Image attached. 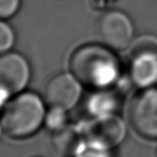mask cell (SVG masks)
I'll use <instances>...</instances> for the list:
<instances>
[{"label":"cell","mask_w":157,"mask_h":157,"mask_svg":"<svg viewBox=\"0 0 157 157\" xmlns=\"http://www.w3.org/2000/svg\"><path fill=\"white\" fill-rule=\"evenodd\" d=\"M119 106V96L109 88L96 89L85 101L86 112L91 118H101L116 114Z\"/></svg>","instance_id":"9c48e42d"},{"label":"cell","mask_w":157,"mask_h":157,"mask_svg":"<svg viewBox=\"0 0 157 157\" xmlns=\"http://www.w3.org/2000/svg\"><path fill=\"white\" fill-rule=\"evenodd\" d=\"M70 72L83 85L107 89L116 84L121 76L119 60L112 49L103 44H85L72 53Z\"/></svg>","instance_id":"6da1fadb"},{"label":"cell","mask_w":157,"mask_h":157,"mask_svg":"<svg viewBox=\"0 0 157 157\" xmlns=\"http://www.w3.org/2000/svg\"><path fill=\"white\" fill-rule=\"evenodd\" d=\"M46 103L32 91L13 95L0 111L3 133L13 139H25L34 135L44 125Z\"/></svg>","instance_id":"7a4b0ae2"},{"label":"cell","mask_w":157,"mask_h":157,"mask_svg":"<svg viewBox=\"0 0 157 157\" xmlns=\"http://www.w3.org/2000/svg\"><path fill=\"white\" fill-rule=\"evenodd\" d=\"M96 34L101 44L112 50H122L134 39L133 23L123 11L108 10L97 19Z\"/></svg>","instance_id":"3957f363"},{"label":"cell","mask_w":157,"mask_h":157,"mask_svg":"<svg viewBox=\"0 0 157 157\" xmlns=\"http://www.w3.org/2000/svg\"><path fill=\"white\" fill-rule=\"evenodd\" d=\"M12 96V93L4 85H2L0 83V111L4 108V106L7 104V102L10 100V98Z\"/></svg>","instance_id":"9a60e30c"},{"label":"cell","mask_w":157,"mask_h":157,"mask_svg":"<svg viewBox=\"0 0 157 157\" xmlns=\"http://www.w3.org/2000/svg\"><path fill=\"white\" fill-rule=\"evenodd\" d=\"M112 150L100 141L83 136L74 146L70 155L71 157H112Z\"/></svg>","instance_id":"30bf717a"},{"label":"cell","mask_w":157,"mask_h":157,"mask_svg":"<svg viewBox=\"0 0 157 157\" xmlns=\"http://www.w3.org/2000/svg\"><path fill=\"white\" fill-rule=\"evenodd\" d=\"M130 82L140 89L157 84V51H142L130 54Z\"/></svg>","instance_id":"ba28073f"},{"label":"cell","mask_w":157,"mask_h":157,"mask_svg":"<svg viewBox=\"0 0 157 157\" xmlns=\"http://www.w3.org/2000/svg\"><path fill=\"white\" fill-rule=\"evenodd\" d=\"M21 0H0V19L7 20L20 9Z\"/></svg>","instance_id":"5bb4252c"},{"label":"cell","mask_w":157,"mask_h":157,"mask_svg":"<svg viewBox=\"0 0 157 157\" xmlns=\"http://www.w3.org/2000/svg\"><path fill=\"white\" fill-rule=\"evenodd\" d=\"M83 84L71 72L56 74L45 85L43 99L49 107L70 110L77 105Z\"/></svg>","instance_id":"5b68a950"},{"label":"cell","mask_w":157,"mask_h":157,"mask_svg":"<svg viewBox=\"0 0 157 157\" xmlns=\"http://www.w3.org/2000/svg\"><path fill=\"white\" fill-rule=\"evenodd\" d=\"M30 77L29 62L21 53L9 51L0 55V83L12 95L25 91Z\"/></svg>","instance_id":"8992f818"},{"label":"cell","mask_w":157,"mask_h":157,"mask_svg":"<svg viewBox=\"0 0 157 157\" xmlns=\"http://www.w3.org/2000/svg\"><path fill=\"white\" fill-rule=\"evenodd\" d=\"M82 129L84 136L100 141L111 149L116 148L123 142L127 134L124 120L117 114L92 118L83 125Z\"/></svg>","instance_id":"52a82bcc"},{"label":"cell","mask_w":157,"mask_h":157,"mask_svg":"<svg viewBox=\"0 0 157 157\" xmlns=\"http://www.w3.org/2000/svg\"><path fill=\"white\" fill-rule=\"evenodd\" d=\"M130 54L142 51H157V37L144 34L133 39L130 44Z\"/></svg>","instance_id":"4fadbf2b"},{"label":"cell","mask_w":157,"mask_h":157,"mask_svg":"<svg viewBox=\"0 0 157 157\" xmlns=\"http://www.w3.org/2000/svg\"><path fill=\"white\" fill-rule=\"evenodd\" d=\"M15 43V33L6 20L0 19V55L11 51Z\"/></svg>","instance_id":"7c38bea8"},{"label":"cell","mask_w":157,"mask_h":157,"mask_svg":"<svg viewBox=\"0 0 157 157\" xmlns=\"http://www.w3.org/2000/svg\"><path fill=\"white\" fill-rule=\"evenodd\" d=\"M68 125H69V121H68L67 110L56 108V107H49L45 114L43 125L48 131L57 134L66 129Z\"/></svg>","instance_id":"8fae6325"},{"label":"cell","mask_w":157,"mask_h":157,"mask_svg":"<svg viewBox=\"0 0 157 157\" xmlns=\"http://www.w3.org/2000/svg\"><path fill=\"white\" fill-rule=\"evenodd\" d=\"M130 124L137 134L157 139V87L141 89L129 105Z\"/></svg>","instance_id":"277c9868"},{"label":"cell","mask_w":157,"mask_h":157,"mask_svg":"<svg viewBox=\"0 0 157 157\" xmlns=\"http://www.w3.org/2000/svg\"><path fill=\"white\" fill-rule=\"evenodd\" d=\"M3 133V130H2V126H1V123H0V136H1V134Z\"/></svg>","instance_id":"2e32d148"}]
</instances>
